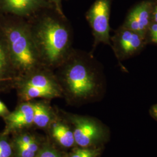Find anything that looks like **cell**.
<instances>
[{
    "mask_svg": "<svg viewBox=\"0 0 157 157\" xmlns=\"http://www.w3.org/2000/svg\"><path fill=\"white\" fill-rule=\"evenodd\" d=\"M43 10L26 19L42 66L54 71L73 49V31L63 14Z\"/></svg>",
    "mask_w": 157,
    "mask_h": 157,
    "instance_id": "6da1fadb",
    "label": "cell"
},
{
    "mask_svg": "<svg viewBox=\"0 0 157 157\" xmlns=\"http://www.w3.org/2000/svg\"><path fill=\"white\" fill-rule=\"evenodd\" d=\"M61 86L72 100H83L94 95L98 86V71L91 54L72 49L54 71Z\"/></svg>",
    "mask_w": 157,
    "mask_h": 157,
    "instance_id": "7a4b0ae2",
    "label": "cell"
},
{
    "mask_svg": "<svg viewBox=\"0 0 157 157\" xmlns=\"http://www.w3.org/2000/svg\"><path fill=\"white\" fill-rule=\"evenodd\" d=\"M13 17L0 20V30L6 39L17 78L43 67L40 61L27 20Z\"/></svg>",
    "mask_w": 157,
    "mask_h": 157,
    "instance_id": "3957f363",
    "label": "cell"
},
{
    "mask_svg": "<svg viewBox=\"0 0 157 157\" xmlns=\"http://www.w3.org/2000/svg\"><path fill=\"white\" fill-rule=\"evenodd\" d=\"M13 82L18 95L23 102L36 98L50 100L62 95L54 71L45 67H40L19 76Z\"/></svg>",
    "mask_w": 157,
    "mask_h": 157,
    "instance_id": "277c9868",
    "label": "cell"
},
{
    "mask_svg": "<svg viewBox=\"0 0 157 157\" xmlns=\"http://www.w3.org/2000/svg\"><path fill=\"white\" fill-rule=\"evenodd\" d=\"M112 0H95L86 14L94 37L93 50L100 43L111 47L109 17Z\"/></svg>",
    "mask_w": 157,
    "mask_h": 157,
    "instance_id": "5b68a950",
    "label": "cell"
},
{
    "mask_svg": "<svg viewBox=\"0 0 157 157\" xmlns=\"http://www.w3.org/2000/svg\"><path fill=\"white\" fill-rule=\"evenodd\" d=\"M111 40V47L117 57L121 60L134 56L145 44V38L122 27L116 32Z\"/></svg>",
    "mask_w": 157,
    "mask_h": 157,
    "instance_id": "8992f818",
    "label": "cell"
},
{
    "mask_svg": "<svg viewBox=\"0 0 157 157\" xmlns=\"http://www.w3.org/2000/svg\"><path fill=\"white\" fill-rule=\"evenodd\" d=\"M154 2V0H145L136 4L129 11L122 27L146 38L151 25Z\"/></svg>",
    "mask_w": 157,
    "mask_h": 157,
    "instance_id": "52a82bcc",
    "label": "cell"
},
{
    "mask_svg": "<svg viewBox=\"0 0 157 157\" xmlns=\"http://www.w3.org/2000/svg\"><path fill=\"white\" fill-rule=\"evenodd\" d=\"M70 120L74 125L73 135L75 143L82 148H88L101 139V128L90 119L71 115Z\"/></svg>",
    "mask_w": 157,
    "mask_h": 157,
    "instance_id": "ba28073f",
    "label": "cell"
},
{
    "mask_svg": "<svg viewBox=\"0 0 157 157\" xmlns=\"http://www.w3.org/2000/svg\"><path fill=\"white\" fill-rule=\"evenodd\" d=\"M49 6H53L45 0H0L2 11L25 19Z\"/></svg>",
    "mask_w": 157,
    "mask_h": 157,
    "instance_id": "9c48e42d",
    "label": "cell"
},
{
    "mask_svg": "<svg viewBox=\"0 0 157 157\" xmlns=\"http://www.w3.org/2000/svg\"><path fill=\"white\" fill-rule=\"evenodd\" d=\"M33 113L32 102H23L14 111L10 112L4 118L6 125L2 133L9 135L19 129L32 125L33 124Z\"/></svg>",
    "mask_w": 157,
    "mask_h": 157,
    "instance_id": "30bf717a",
    "label": "cell"
},
{
    "mask_svg": "<svg viewBox=\"0 0 157 157\" xmlns=\"http://www.w3.org/2000/svg\"><path fill=\"white\" fill-rule=\"evenodd\" d=\"M4 36L0 30V80L17 78Z\"/></svg>",
    "mask_w": 157,
    "mask_h": 157,
    "instance_id": "8fae6325",
    "label": "cell"
},
{
    "mask_svg": "<svg viewBox=\"0 0 157 157\" xmlns=\"http://www.w3.org/2000/svg\"><path fill=\"white\" fill-rule=\"evenodd\" d=\"M33 108V124L40 128H45L54 119V113L50 105L44 101L32 102Z\"/></svg>",
    "mask_w": 157,
    "mask_h": 157,
    "instance_id": "7c38bea8",
    "label": "cell"
},
{
    "mask_svg": "<svg viewBox=\"0 0 157 157\" xmlns=\"http://www.w3.org/2000/svg\"><path fill=\"white\" fill-rule=\"evenodd\" d=\"M52 135L57 143L63 147L69 148L75 144L73 131L61 122L52 126Z\"/></svg>",
    "mask_w": 157,
    "mask_h": 157,
    "instance_id": "4fadbf2b",
    "label": "cell"
},
{
    "mask_svg": "<svg viewBox=\"0 0 157 157\" xmlns=\"http://www.w3.org/2000/svg\"><path fill=\"white\" fill-rule=\"evenodd\" d=\"M13 148L15 157H35L41 147L39 143L35 139L26 146H13Z\"/></svg>",
    "mask_w": 157,
    "mask_h": 157,
    "instance_id": "5bb4252c",
    "label": "cell"
},
{
    "mask_svg": "<svg viewBox=\"0 0 157 157\" xmlns=\"http://www.w3.org/2000/svg\"><path fill=\"white\" fill-rule=\"evenodd\" d=\"M8 135H0V157H15V151L12 141Z\"/></svg>",
    "mask_w": 157,
    "mask_h": 157,
    "instance_id": "9a60e30c",
    "label": "cell"
},
{
    "mask_svg": "<svg viewBox=\"0 0 157 157\" xmlns=\"http://www.w3.org/2000/svg\"><path fill=\"white\" fill-rule=\"evenodd\" d=\"M35 157H61L59 152L50 144L40 148L39 151Z\"/></svg>",
    "mask_w": 157,
    "mask_h": 157,
    "instance_id": "2e32d148",
    "label": "cell"
},
{
    "mask_svg": "<svg viewBox=\"0 0 157 157\" xmlns=\"http://www.w3.org/2000/svg\"><path fill=\"white\" fill-rule=\"evenodd\" d=\"M100 151L98 150L82 148L76 149L71 154L70 157H97Z\"/></svg>",
    "mask_w": 157,
    "mask_h": 157,
    "instance_id": "e0dca14e",
    "label": "cell"
},
{
    "mask_svg": "<svg viewBox=\"0 0 157 157\" xmlns=\"http://www.w3.org/2000/svg\"><path fill=\"white\" fill-rule=\"evenodd\" d=\"M148 30L152 42L157 44V23L151 24Z\"/></svg>",
    "mask_w": 157,
    "mask_h": 157,
    "instance_id": "ac0fdd59",
    "label": "cell"
},
{
    "mask_svg": "<svg viewBox=\"0 0 157 157\" xmlns=\"http://www.w3.org/2000/svg\"><path fill=\"white\" fill-rule=\"evenodd\" d=\"M53 6L57 11L63 14L61 8V0H45Z\"/></svg>",
    "mask_w": 157,
    "mask_h": 157,
    "instance_id": "d6986e66",
    "label": "cell"
},
{
    "mask_svg": "<svg viewBox=\"0 0 157 157\" xmlns=\"http://www.w3.org/2000/svg\"><path fill=\"white\" fill-rule=\"evenodd\" d=\"M10 112L6 105L0 100V117L5 118L10 113Z\"/></svg>",
    "mask_w": 157,
    "mask_h": 157,
    "instance_id": "ffe728a7",
    "label": "cell"
},
{
    "mask_svg": "<svg viewBox=\"0 0 157 157\" xmlns=\"http://www.w3.org/2000/svg\"><path fill=\"white\" fill-rule=\"evenodd\" d=\"M152 19L154 23H157V1L154 2L152 12Z\"/></svg>",
    "mask_w": 157,
    "mask_h": 157,
    "instance_id": "44dd1931",
    "label": "cell"
},
{
    "mask_svg": "<svg viewBox=\"0 0 157 157\" xmlns=\"http://www.w3.org/2000/svg\"><path fill=\"white\" fill-rule=\"evenodd\" d=\"M151 111L152 115L157 119V104L152 107Z\"/></svg>",
    "mask_w": 157,
    "mask_h": 157,
    "instance_id": "7402d4cb",
    "label": "cell"
}]
</instances>
